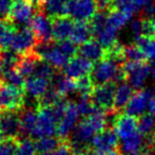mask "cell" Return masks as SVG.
I'll list each match as a JSON object with an SVG mask.
<instances>
[{"mask_svg": "<svg viewBox=\"0 0 155 155\" xmlns=\"http://www.w3.org/2000/svg\"><path fill=\"white\" fill-rule=\"evenodd\" d=\"M78 108H79V112L82 116L86 117L88 115H91V113H94L97 107L95 106V104L91 101V95H82L80 96L79 100H78Z\"/></svg>", "mask_w": 155, "mask_h": 155, "instance_id": "cell-34", "label": "cell"}, {"mask_svg": "<svg viewBox=\"0 0 155 155\" xmlns=\"http://www.w3.org/2000/svg\"><path fill=\"white\" fill-rule=\"evenodd\" d=\"M134 93V88L129 83H122L119 85L115 95V110H124L131 98L133 97Z\"/></svg>", "mask_w": 155, "mask_h": 155, "instance_id": "cell-23", "label": "cell"}, {"mask_svg": "<svg viewBox=\"0 0 155 155\" xmlns=\"http://www.w3.org/2000/svg\"><path fill=\"white\" fill-rule=\"evenodd\" d=\"M30 28L34 32L38 44L53 41L52 18L43 12H36L30 22Z\"/></svg>", "mask_w": 155, "mask_h": 155, "instance_id": "cell-11", "label": "cell"}, {"mask_svg": "<svg viewBox=\"0 0 155 155\" xmlns=\"http://www.w3.org/2000/svg\"><path fill=\"white\" fill-rule=\"evenodd\" d=\"M78 54L83 58H87L91 62H99L100 60L105 55V49L102 47V45L97 39H91L86 43L79 46Z\"/></svg>", "mask_w": 155, "mask_h": 155, "instance_id": "cell-19", "label": "cell"}, {"mask_svg": "<svg viewBox=\"0 0 155 155\" xmlns=\"http://www.w3.org/2000/svg\"><path fill=\"white\" fill-rule=\"evenodd\" d=\"M25 105V91L0 79V113H20Z\"/></svg>", "mask_w": 155, "mask_h": 155, "instance_id": "cell-3", "label": "cell"}, {"mask_svg": "<svg viewBox=\"0 0 155 155\" xmlns=\"http://www.w3.org/2000/svg\"><path fill=\"white\" fill-rule=\"evenodd\" d=\"M19 138L0 139V155H14Z\"/></svg>", "mask_w": 155, "mask_h": 155, "instance_id": "cell-37", "label": "cell"}, {"mask_svg": "<svg viewBox=\"0 0 155 155\" xmlns=\"http://www.w3.org/2000/svg\"><path fill=\"white\" fill-rule=\"evenodd\" d=\"M154 0H140V2H141L142 7H147L148 5H150L151 2H153Z\"/></svg>", "mask_w": 155, "mask_h": 155, "instance_id": "cell-46", "label": "cell"}, {"mask_svg": "<svg viewBox=\"0 0 155 155\" xmlns=\"http://www.w3.org/2000/svg\"><path fill=\"white\" fill-rule=\"evenodd\" d=\"M151 71H152V75H153V78L155 79V63L153 64V66L151 67Z\"/></svg>", "mask_w": 155, "mask_h": 155, "instance_id": "cell-48", "label": "cell"}, {"mask_svg": "<svg viewBox=\"0 0 155 155\" xmlns=\"http://www.w3.org/2000/svg\"><path fill=\"white\" fill-rule=\"evenodd\" d=\"M132 18V15L118 10H110L107 12V25L116 30H119L129 22Z\"/></svg>", "mask_w": 155, "mask_h": 155, "instance_id": "cell-28", "label": "cell"}, {"mask_svg": "<svg viewBox=\"0 0 155 155\" xmlns=\"http://www.w3.org/2000/svg\"><path fill=\"white\" fill-rule=\"evenodd\" d=\"M16 33L17 29L9 19H0V52L11 50Z\"/></svg>", "mask_w": 155, "mask_h": 155, "instance_id": "cell-20", "label": "cell"}, {"mask_svg": "<svg viewBox=\"0 0 155 155\" xmlns=\"http://www.w3.org/2000/svg\"><path fill=\"white\" fill-rule=\"evenodd\" d=\"M137 131L142 136H152L155 132V118L151 114H143L137 119Z\"/></svg>", "mask_w": 155, "mask_h": 155, "instance_id": "cell-29", "label": "cell"}, {"mask_svg": "<svg viewBox=\"0 0 155 155\" xmlns=\"http://www.w3.org/2000/svg\"><path fill=\"white\" fill-rule=\"evenodd\" d=\"M127 81L133 88H141L151 71L148 62H125L122 65Z\"/></svg>", "mask_w": 155, "mask_h": 155, "instance_id": "cell-6", "label": "cell"}, {"mask_svg": "<svg viewBox=\"0 0 155 155\" xmlns=\"http://www.w3.org/2000/svg\"><path fill=\"white\" fill-rule=\"evenodd\" d=\"M141 8L140 0H114L112 10H118L133 16V14Z\"/></svg>", "mask_w": 155, "mask_h": 155, "instance_id": "cell-30", "label": "cell"}, {"mask_svg": "<svg viewBox=\"0 0 155 155\" xmlns=\"http://www.w3.org/2000/svg\"><path fill=\"white\" fill-rule=\"evenodd\" d=\"M55 89L61 97L65 98L66 96H68L69 94H72L74 91H78L77 87V81L70 79V78H60L55 84Z\"/></svg>", "mask_w": 155, "mask_h": 155, "instance_id": "cell-33", "label": "cell"}, {"mask_svg": "<svg viewBox=\"0 0 155 155\" xmlns=\"http://www.w3.org/2000/svg\"><path fill=\"white\" fill-rule=\"evenodd\" d=\"M3 80L8 83V84L12 85V86L19 88L25 91V85H26V79L19 73V71L16 68L7 69L3 70Z\"/></svg>", "mask_w": 155, "mask_h": 155, "instance_id": "cell-31", "label": "cell"}, {"mask_svg": "<svg viewBox=\"0 0 155 155\" xmlns=\"http://www.w3.org/2000/svg\"><path fill=\"white\" fill-rule=\"evenodd\" d=\"M14 155H38L35 141L31 137L19 139L16 146Z\"/></svg>", "mask_w": 155, "mask_h": 155, "instance_id": "cell-32", "label": "cell"}, {"mask_svg": "<svg viewBox=\"0 0 155 155\" xmlns=\"http://www.w3.org/2000/svg\"><path fill=\"white\" fill-rule=\"evenodd\" d=\"M20 133V113H0V139L19 138Z\"/></svg>", "mask_w": 155, "mask_h": 155, "instance_id": "cell-12", "label": "cell"}, {"mask_svg": "<svg viewBox=\"0 0 155 155\" xmlns=\"http://www.w3.org/2000/svg\"><path fill=\"white\" fill-rule=\"evenodd\" d=\"M61 141H62V139H60L58 137L56 138L53 136H49V137L37 138L35 144H36L37 152L39 155H47L56 150L58 147L60 146Z\"/></svg>", "mask_w": 155, "mask_h": 155, "instance_id": "cell-26", "label": "cell"}, {"mask_svg": "<svg viewBox=\"0 0 155 155\" xmlns=\"http://www.w3.org/2000/svg\"><path fill=\"white\" fill-rule=\"evenodd\" d=\"M94 155H122L119 150H112V151H95Z\"/></svg>", "mask_w": 155, "mask_h": 155, "instance_id": "cell-44", "label": "cell"}, {"mask_svg": "<svg viewBox=\"0 0 155 155\" xmlns=\"http://www.w3.org/2000/svg\"><path fill=\"white\" fill-rule=\"evenodd\" d=\"M37 44L38 41L34 32L30 28V26H27L17 31L14 37L11 50L17 53L18 55H24L34 51Z\"/></svg>", "mask_w": 155, "mask_h": 155, "instance_id": "cell-8", "label": "cell"}, {"mask_svg": "<svg viewBox=\"0 0 155 155\" xmlns=\"http://www.w3.org/2000/svg\"><path fill=\"white\" fill-rule=\"evenodd\" d=\"M116 84L96 85L91 94V98L95 106L105 113H110L115 110V95H116Z\"/></svg>", "mask_w": 155, "mask_h": 155, "instance_id": "cell-5", "label": "cell"}, {"mask_svg": "<svg viewBox=\"0 0 155 155\" xmlns=\"http://www.w3.org/2000/svg\"><path fill=\"white\" fill-rule=\"evenodd\" d=\"M153 21V37L155 38V19H152Z\"/></svg>", "mask_w": 155, "mask_h": 155, "instance_id": "cell-49", "label": "cell"}, {"mask_svg": "<svg viewBox=\"0 0 155 155\" xmlns=\"http://www.w3.org/2000/svg\"><path fill=\"white\" fill-rule=\"evenodd\" d=\"M36 112L37 121L33 137H49V136H53L54 134H56L58 119L53 108L49 106L36 105Z\"/></svg>", "mask_w": 155, "mask_h": 155, "instance_id": "cell-4", "label": "cell"}, {"mask_svg": "<svg viewBox=\"0 0 155 155\" xmlns=\"http://www.w3.org/2000/svg\"><path fill=\"white\" fill-rule=\"evenodd\" d=\"M3 71V66H2V62H1V56H0V74Z\"/></svg>", "mask_w": 155, "mask_h": 155, "instance_id": "cell-50", "label": "cell"}, {"mask_svg": "<svg viewBox=\"0 0 155 155\" xmlns=\"http://www.w3.org/2000/svg\"><path fill=\"white\" fill-rule=\"evenodd\" d=\"M143 146V136L141 134L137 133L133 134L130 137L121 140V148L125 154H133V153L139 152L142 150Z\"/></svg>", "mask_w": 155, "mask_h": 155, "instance_id": "cell-25", "label": "cell"}, {"mask_svg": "<svg viewBox=\"0 0 155 155\" xmlns=\"http://www.w3.org/2000/svg\"><path fill=\"white\" fill-rule=\"evenodd\" d=\"M75 81H77L78 93H80V96L91 95V91H93V89H94V87L96 86L91 75L81 78V79L75 80Z\"/></svg>", "mask_w": 155, "mask_h": 155, "instance_id": "cell-36", "label": "cell"}, {"mask_svg": "<svg viewBox=\"0 0 155 155\" xmlns=\"http://www.w3.org/2000/svg\"><path fill=\"white\" fill-rule=\"evenodd\" d=\"M93 31L89 26V22L85 21H75L71 33L70 41H72L75 45H82L86 41L93 39Z\"/></svg>", "mask_w": 155, "mask_h": 155, "instance_id": "cell-21", "label": "cell"}, {"mask_svg": "<svg viewBox=\"0 0 155 155\" xmlns=\"http://www.w3.org/2000/svg\"><path fill=\"white\" fill-rule=\"evenodd\" d=\"M147 61L155 60V38L148 36H138L135 37V44Z\"/></svg>", "mask_w": 155, "mask_h": 155, "instance_id": "cell-24", "label": "cell"}, {"mask_svg": "<svg viewBox=\"0 0 155 155\" xmlns=\"http://www.w3.org/2000/svg\"><path fill=\"white\" fill-rule=\"evenodd\" d=\"M41 61V58H39L38 54L35 51H33L28 54L19 55V60H18L15 68L27 80V79H29V78L33 77L35 74L37 66H38Z\"/></svg>", "mask_w": 155, "mask_h": 155, "instance_id": "cell-17", "label": "cell"}, {"mask_svg": "<svg viewBox=\"0 0 155 155\" xmlns=\"http://www.w3.org/2000/svg\"><path fill=\"white\" fill-rule=\"evenodd\" d=\"M13 0H0V19H7Z\"/></svg>", "mask_w": 155, "mask_h": 155, "instance_id": "cell-41", "label": "cell"}, {"mask_svg": "<svg viewBox=\"0 0 155 155\" xmlns=\"http://www.w3.org/2000/svg\"><path fill=\"white\" fill-rule=\"evenodd\" d=\"M99 11L96 0H71L69 16L75 21L89 22Z\"/></svg>", "mask_w": 155, "mask_h": 155, "instance_id": "cell-9", "label": "cell"}, {"mask_svg": "<svg viewBox=\"0 0 155 155\" xmlns=\"http://www.w3.org/2000/svg\"><path fill=\"white\" fill-rule=\"evenodd\" d=\"M94 69V63L81 55H75L69 58L68 63L64 67V75L73 80H79L81 78L88 77Z\"/></svg>", "mask_w": 155, "mask_h": 155, "instance_id": "cell-10", "label": "cell"}, {"mask_svg": "<svg viewBox=\"0 0 155 155\" xmlns=\"http://www.w3.org/2000/svg\"><path fill=\"white\" fill-rule=\"evenodd\" d=\"M119 137L113 129H105L103 132L95 136L91 146L95 151H112L118 150Z\"/></svg>", "mask_w": 155, "mask_h": 155, "instance_id": "cell-16", "label": "cell"}, {"mask_svg": "<svg viewBox=\"0 0 155 155\" xmlns=\"http://www.w3.org/2000/svg\"><path fill=\"white\" fill-rule=\"evenodd\" d=\"M143 13H144V17L151 18V19H155V0L144 8Z\"/></svg>", "mask_w": 155, "mask_h": 155, "instance_id": "cell-42", "label": "cell"}, {"mask_svg": "<svg viewBox=\"0 0 155 155\" xmlns=\"http://www.w3.org/2000/svg\"><path fill=\"white\" fill-rule=\"evenodd\" d=\"M148 110H149V114L155 116V93H153V91L150 97V100H149Z\"/></svg>", "mask_w": 155, "mask_h": 155, "instance_id": "cell-43", "label": "cell"}, {"mask_svg": "<svg viewBox=\"0 0 155 155\" xmlns=\"http://www.w3.org/2000/svg\"><path fill=\"white\" fill-rule=\"evenodd\" d=\"M147 150H148V149H142L139 152L133 153V154H131V155H147Z\"/></svg>", "mask_w": 155, "mask_h": 155, "instance_id": "cell-47", "label": "cell"}, {"mask_svg": "<svg viewBox=\"0 0 155 155\" xmlns=\"http://www.w3.org/2000/svg\"><path fill=\"white\" fill-rule=\"evenodd\" d=\"M117 33H118V30H116L113 27L108 26L106 24V26L104 27V29L97 35V41H99L102 45V47L104 49H108L112 46H114L115 44H117Z\"/></svg>", "mask_w": 155, "mask_h": 155, "instance_id": "cell-27", "label": "cell"}, {"mask_svg": "<svg viewBox=\"0 0 155 155\" xmlns=\"http://www.w3.org/2000/svg\"><path fill=\"white\" fill-rule=\"evenodd\" d=\"M152 95L151 91H144V89H139L135 91L133 97L131 98L130 102L127 103V107L124 108L127 114L132 115L134 117L141 116L144 114L146 110H148L149 100Z\"/></svg>", "mask_w": 155, "mask_h": 155, "instance_id": "cell-14", "label": "cell"}, {"mask_svg": "<svg viewBox=\"0 0 155 155\" xmlns=\"http://www.w3.org/2000/svg\"><path fill=\"white\" fill-rule=\"evenodd\" d=\"M50 84H51V81L37 75H33L26 80L25 93H27L30 97L34 98L37 101L49 91Z\"/></svg>", "mask_w": 155, "mask_h": 155, "instance_id": "cell-18", "label": "cell"}, {"mask_svg": "<svg viewBox=\"0 0 155 155\" xmlns=\"http://www.w3.org/2000/svg\"><path fill=\"white\" fill-rule=\"evenodd\" d=\"M106 113L97 108L77 124L73 131V140L78 144L91 143L95 136L106 129Z\"/></svg>", "mask_w": 155, "mask_h": 155, "instance_id": "cell-1", "label": "cell"}, {"mask_svg": "<svg viewBox=\"0 0 155 155\" xmlns=\"http://www.w3.org/2000/svg\"><path fill=\"white\" fill-rule=\"evenodd\" d=\"M124 56L127 62H147L144 55L136 45L124 46Z\"/></svg>", "mask_w": 155, "mask_h": 155, "instance_id": "cell-35", "label": "cell"}, {"mask_svg": "<svg viewBox=\"0 0 155 155\" xmlns=\"http://www.w3.org/2000/svg\"><path fill=\"white\" fill-rule=\"evenodd\" d=\"M73 153L74 152L72 150V143H71L70 140L62 139L58 149L47 155H73Z\"/></svg>", "mask_w": 155, "mask_h": 155, "instance_id": "cell-40", "label": "cell"}, {"mask_svg": "<svg viewBox=\"0 0 155 155\" xmlns=\"http://www.w3.org/2000/svg\"><path fill=\"white\" fill-rule=\"evenodd\" d=\"M56 44H58L61 51H62L68 58H73V56L78 55V49H79V47H78V45H75L72 41H70V39L58 41V43H56Z\"/></svg>", "mask_w": 155, "mask_h": 155, "instance_id": "cell-39", "label": "cell"}, {"mask_svg": "<svg viewBox=\"0 0 155 155\" xmlns=\"http://www.w3.org/2000/svg\"><path fill=\"white\" fill-rule=\"evenodd\" d=\"M37 121V112L36 110H27L20 113V132L22 135L34 136L35 127Z\"/></svg>", "mask_w": 155, "mask_h": 155, "instance_id": "cell-22", "label": "cell"}, {"mask_svg": "<svg viewBox=\"0 0 155 155\" xmlns=\"http://www.w3.org/2000/svg\"><path fill=\"white\" fill-rule=\"evenodd\" d=\"M113 130L121 140L137 133V118L127 113H120L113 119Z\"/></svg>", "mask_w": 155, "mask_h": 155, "instance_id": "cell-13", "label": "cell"}, {"mask_svg": "<svg viewBox=\"0 0 155 155\" xmlns=\"http://www.w3.org/2000/svg\"><path fill=\"white\" fill-rule=\"evenodd\" d=\"M95 85L106 83H119L127 81L125 72L122 65L114 62L107 58H103L94 65L93 72L91 74Z\"/></svg>", "mask_w": 155, "mask_h": 155, "instance_id": "cell-2", "label": "cell"}, {"mask_svg": "<svg viewBox=\"0 0 155 155\" xmlns=\"http://www.w3.org/2000/svg\"><path fill=\"white\" fill-rule=\"evenodd\" d=\"M73 155H94V154L87 148H82L79 151H75V152L73 153Z\"/></svg>", "mask_w": 155, "mask_h": 155, "instance_id": "cell-45", "label": "cell"}, {"mask_svg": "<svg viewBox=\"0 0 155 155\" xmlns=\"http://www.w3.org/2000/svg\"><path fill=\"white\" fill-rule=\"evenodd\" d=\"M81 116L77 103L72 101H68L67 107L65 110L64 116L62 117L58 123L56 135L60 139H68L70 133L74 131L75 127L79 122V117Z\"/></svg>", "mask_w": 155, "mask_h": 155, "instance_id": "cell-7", "label": "cell"}, {"mask_svg": "<svg viewBox=\"0 0 155 155\" xmlns=\"http://www.w3.org/2000/svg\"><path fill=\"white\" fill-rule=\"evenodd\" d=\"M34 75L44 78V79H47V80L52 82V79L54 78V68L50 64H48L47 62L41 60V62H39L38 66H37L36 72H35Z\"/></svg>", "mask_w": 155, "mask_h": 155, "instance_id": "cell-38", "label": "cell"}, {"mask_svg": "<svg viewBox=\"0 0 155 155\" xmlns=\"http://www.w3.org/2000/svg\"><path fill=\"white\" fill-rule=\"evenodd\" d=\"M75 20L70 16H61V17L52 18V33L53 41L58 43L69 39L74 27Z\"/></svg>", "mask_w": 155, "mask_h": 155, "instance_id": "cell-15", "label": "cell"}]
</instances>
